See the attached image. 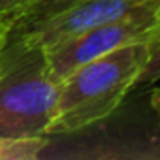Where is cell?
I'll list each match as a JSON object with an SVG mask.
<instances>
[{"mask_svg":"<svg viewBox=\"0 0 160 160\" xmlns=\"http://www.w3.org/2000/svg\"><path fill=\"white\" fill-rule=\"evenodd\" d=\"M60 83L43 51L21 43L0 47V138H47L57 115Z\"/></svg>","mask_w":160,"mask_h":160,"instance_id":"cell-2","label":"cell"},{"mask_svg":"<svg viewBox=\"0 0 160 160\" xmlns=\"http://www.w3.org/2000/svg\"><path fill=\"white\" fill-rule=\"evenodd\" d=\"M156 81H160V28L147 42V58L139 72L136 87L154 85Z\"/></svg>","mask_w":160,"mask_h":160,"instance_id":"cell-8","label":"cell"},{"mask_svg":"<svg viewBox=\"0 0 160 160\" xmlns=\"http://www.w3.org/2000/svg\"><path fill=\"white\" fill-rule=\"evenodd\" d=\"M47 145V138H0V160H36L43 154Z\"/></svg>","mask_w":160,"mask_h":160,"instance_id":"cell-6","label":"cell"},{"mask_svg":"<svg viewBox=\"0 0 160 160\" xmlns=\"http://www.w3.org/2000/svg\"><path fill=\"white\" fill-rule=\"evenodd\" d=\"M147 94H149V102H151V106L156 108V109H160V87L151 89Z\"/></svg>","mask_w":160,"mask_h":160,"instance_id":"cell-10","label":"cell"},{"mask_svg":"<svg viewBox=\"0 0 160 160\" xmlns=\"http://www.w3.org/2000/svg\"><path fill=\"white\" fill-rule=\"evenodd\" d=\"M160 4V0H81L34 25L12 30L4 43L47 49L92 27L122 19Z\"/></svg>","mask_w":160,"mask_h":160,"instance_id":"cell-5","label":"cell"},{"mask_svg":"<svg viewBox=\"0 0 160 160\" xmlns=\"http://www.w3.org/2000/svg\"><path fill=\"white\" fill-rule=\"evenodd\" d=\"M75 2H81V0H38V2L10 28V32L17 30V28H23V27H28V25H34V23H38V21H42V19H45V17H49V15L64 10V8L75 4Z\"/></svg>","mask_w":160,"mask_h":160,"instance_id":"cell-7","label":"cell"},{"mask_svg":"<svg viewBox=\"0 0 160 160\" xmlns=\"http://www.w3.org/2000/svg\"><path fill=\"white\" fill-rule=\"evenodd\" d=\"M36 2L38 0H0V17L8 25V32Z\"/></svg>","mask_w":160,"mask_h":160,"instance_id":"cell-9","label":"cell"},{"mask_svg":"<svg viewBox=\"0 0 160 160\" xmlns=\"http://www.w3.org/2000/svg\"><path fill=\"white\" fill-rule=\"evenodd\" d=\"M89 134L73 154L85 158L160 160V109L147 104H122L106 119L79 130Z\"/></svg>","mask_w":160,"mask_h":160,"instance_id":"cell-3","label":"cell"},{"mask_svg":"<svg viewBox=\"0 0 160 160\" xmlns=\"http://www.w3.org/2000/svg\"><path fill=\"white\" fill-rule=\"evenodd\" d=\"M147 58V42L106 53L60 81L57 115L49 136L83 130L115 111L136 89Z\"/></svg>","mask_w":160,"mask_h":160,"instance_id":"cell-1","label":"cell"},{"mask_svg":"<svg viewBox=\"0 0 160 160\" xmlns=\"http://www.w3.org/2000/svg\"><path fill=\"white\" fill-rule=\"evenodd\" d=\"M6 38H8V25L4 23V19H2V17H0V47L4 45Z\"/></svg>","mask_w":160,"mask_h":160,"instance_id":"cell-11","label":"cell"},{"mask_svg":"<svg viewBox=\"0 0 160 160\" xmlns=\"http://www.w3.org/2000/svg\"><path fill=\"white\" fill-rule=\"evenodd\" d=\"M160 28V4L130 13L122 19L92 27L43 51L49 73L60 83L72 72L119 47L149 42Z\"/></svg>","mask_w":160,"mask_h":160,"instance_id":"cell-4","label":"cell"}]
</instances>
